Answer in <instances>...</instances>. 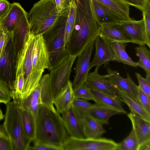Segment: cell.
I'll list each match as a JSON object with an SVG mask.
<instances>
[{
    "label": "cell",
    "instance_id": "6da1fadb",
    "mask_svg": "<svg viewBox=\"0 0 150 150\" xmlns=\"http://www.w3.org/2000/svg\"><path fill=\"white\" fill-rule=\"evenodd\" d=\"M76 5L75 21L66 48L69 55L78 56L98 35L100 25L96 20L91 0H75Z\"/></svg>",
    "mask_w": 150,
    "mask_h": 150
},
{
    "label": "cell",
    "instance_id": "7a4b0ae2",
    "mask_svg": "<svg viewBox=\"0 0 150 150\" xmlns=\"http://www.w3.org/2000/svg\"><path fill=\"white\" fill-rule=\"evenodd\" d=\"M34 144H46L62 150V146L68 137L61 115L41 104L35 120Z\"/></svg>",
    "mask_w": 150,
    "mask_h": 150
},
{
    "label": "cell",
    "instance_id": "3957f363",
    "mask_svg": "<svg viewBox=\"0 0 150 150\" xmlns=\"http://www.w3.org/2000/svg\"><path fill=\"white\" fill-rule=\"evenodd\" d=\"M28 15L29 32L37 36L51 29L63 15L58 12L54 0H40L33 5Z\"/></svg>",
    "mask_w": 150,
    "mask_h": 150
},
{
    "label": "cell",
    "instance_id": "277c9868",
    "mask_svg": "<svg viewBox=\"0 0 150 150\" xmlns=\"http://www.w3.org/2000/svg\"><path fill=\"white\" fill-rule=\"evenodd\" d=\"M1 128L9 137L12 150H27L30 143L25 135L20 105L13 100L6 105Z\"/></svg>",
    "mask_w": 150,
    "mask_h": 150
},
{
    "label": "cell",
    "instance_id": "5b68a950",
    "mask_svg": "<svg viewBox=\"0 0 150 150\" xmlns=\"http://www.w3.org/2000/svg\"><path fill=\"white\" fill-rule=\"evenodd\" d=\"M68 13L61 16L54 26L42 35L49 53L50 70L57 67L69 55L64 41Z\"/></svg>",
    "mask_w": 150,
    "mask_h": 150
},
{
    "label": "cell",
    "instance_id": "8992f818",
    "mask_svg": "<svg viewBox=\"0 0 150 150\" xmlns=\"http://www.w3.org/2000/svg\"><path fill=\"white\" fill-rule=\"evenodd\" d=\"M50 69L49 53L43 35L35 36L32 52L30 80L25 98L38 86L45 69L50 71Z\"/></svg>",
    "mask_w": 150,
    "mask_h": 150
},
{
    "label": "cell",
    "instance_id": "52a82bcc",
    "mask_svg": "<svg viewBox=\"0 0 150 150\" xmlns=\"http://www.w3.org/2000/svg\"><path fill=\"white\" fill-rule=\"evenodd\" d=\"M17 52L13 31L8 32L2 54L0 57V77L13 89L15 77Z\"/></svg>",
    "mask_w": 150,
    "mask_h": 150
},
{
    "label": "cell",
    "instance_id": "ba28073f",
    "mask_svg": "<svg viewBox=\"0 0 150 150\" xmlns=\"http://www.w3.org/2000/svg\"><path fill=\"white\" fill-rule=\"evenodd\" d=\"M118 145L113 140L103 138H78L68 137L62 150H116Z\"/></svg>",
    "mask_w": 150,
    "mask_h": 150
},
{
    "label": "cell",
    "instance_id": "9c48e42d",
    "mask_svg": "<svg viewBox=\"0 0 150 150\" xmlns=\"http://www.w3.org/2000/svg\"><path fill=\"white\" fill-rule=\"evenodd\" d=\"M77 56L69 55L49 74L54 98L70 81L73 64Z\"/></svg>",
    "mask_w": 150,
    "mask_h": 150
},
{
    "label": "cell",
    "instance_id": "30bf717a",
    "mask_svg": "<svg viewBox=\"0 0 150 150\" xmlns=\"http://www.w3.org/2000/svg\"><path fill=\"white\" fill-rule=\"evenodd\" d=\"M94 40H92L77 56L75 68V76L72 83L73 89L84 83L91 69L90 61Z\"/></svg>",
    "mask_w": 150,
    "mask_h": 150
},
{
    "label": "cell",
    "instance_id": "8fae6325",
    "mask_svg": "<svg viewBox=\"0 0 150 150\" xmlns=\"http://www.w3.org/2000/svg\"><path fill=\"white\" fill-rule=\"evenodd\" d=\"M96 67L93 72L89 73L84 84L91 90L103 93L118 99L121 102L118 90L105 75H102L99 74V67Z\"/></svg>",
    "mask_w": 150,
    "mask_h": 150
},
{
    "label": "cell",
    "instance_id": "7c38bea8",
    "mask_svg": "<svg viewBox=\"0 0 150 150\" xmlns=\"http://www.w3.org/2000/svg\"><path fill=\"white\" fill-rule=\"evenodd\" d=\"M35 38V36L29 32L25 38L22 48L18 52L21 53L22 57L24 77L22 100L26 96L30 83L32 70V52Z\"/></svg>",
    "mask_w": 150,
    "mask_h": 150
},
{
    "label": "cell",
    "instance_id": "4fadbf2b",
    "mask_svg": "<svg viewBox=\"0 0 150 150\" xmlns=\"http://www.w3.org/2000/svg\"><path fill=\"white\" fill-rule=\"evenodd\" d=\"M132 41L139 45H145L147 40L143 18L139 21H123L115 23Z\"/></svg>",
    "mask_w": 150,
    "mask_h": 150
},
{
    "label": "cell",
    "instance_id": "5bb4252c",
    "mask_svg": "<svg viewBox=\"0 0 150 150\" xmlns=\"http://www.w3.org/2000/svg\"><path fill=\"white\" fill-rule=\"evenodd\" d=\"M106 70L107 74L106 76L118 91L125 93L140 103L138 97V86L128 74L126 78H124L117 71L111 69L109 67H107Z\"/></svg>",
    "mask_w": 150,
    "mask_h": 150
},
{
    "label": "cell",
    "instance_id": "9a60e30c",
    "mask_svg": "<svg viewBox=\"0 0 150 150\" xmlns=\"http://www.w3.org/2000/svg\"><path fill=\"white\" fill-rule=\"evenodd\" d=\"M94 44L95 52L91 62V68L95 66L100 67L110 61H114V55L109 42L98 35L95 38Z\"/></svg>",
    "mask_w": 150,
    "mask_h": 150
},
{
    "label": "cell",
    "instance_id": "2e32d148",
    "mask_svg": "<svg viewBox=\"0 0 150 150\" xmlns=\"http://www.w3.org/2000/svg\"><path fill=\"white\" fill-rule=\"evenodd\" d=\"M91 1L94 17L100 25L127 21L97 0H91Z\"/></svg>",
    "mask_w": 150,
    "mask_h": 150
},
{
    "label": "cell",
    "instance_id": "e0dca14e",
    "mask_svg": "<svg viewBox=\"0 0 150 150\" xmlns=\"http://www.w3.org/2000/svg\"><path fill=\"white\" fill-rule=\"evenodd\" d=\"M61 114L65 129L70 136L78 138H85L80 120L72 105L69 109Z\"/></svg>",
    "mask_w": 150,
    "mask_h": 150
},
{
    "label": "cell",
    "instance_id": "ac0fdd59",
    "mask_svg": "<svg viewBox=\"0 0 150 150\" xmlns=\"http://www.w3.org/2000/svg\"><path fill=\"white\" fill-rule=\"evenodd\" d=\"M127 116L132 123V129L137 138L138 146L150 141V121L131 112Z\"/></svg>",
    "mask_w": 150,
    "mask_h": 150
},
{
    "label": "cell",
    "instance_id": "d6986e66",
    "mask_svg": "<svg viewBox=\"0 0 150 150\" xmlns=\"http://www.w3.org/2000/svg\"><path fill=\"white\" fill-rule=\"evenodd\" d=\"M98 35L109 42L132 43L131 40L115 23L101 25Z\"/></svg>",
    "mask_w": 150,
    "mask_h": 150
},
{
    "label": "cell",
    "instance_id": "ffe728a7",
    "mask_svg": "<svg viewBox=\"0 0 150 150\" xmlns=\"http://www.w3.org/2000/svg\"><path fill=\"white\" fill-rule=\"evenodd\" d=\"M74 98L72 83L69 81L53 99L57 111L60 114L67 111L72 105Z\"/></svg>",
    "mask_w": 150,
    "mask_h": 150
},
{
    "label": "cell",
    "instance_id": "44dd1931",
    "mask_svg": "<svg viewBox=\"0 0 150 150\" xmlns=\"http://www.w3.org/2000/svg\"><path fill=\"white\" fill-rule=\"evenodd\" d=\"M26 12L20 4L14 2L11 4L8 13L0 20V26L8 31H13Z\"/></svg>",
    "mask_w": 150,
    "mask_h": 150
},
{
    "label": "cell",
    "instance_id": "7402d4cb",
    "mask_svg": "<svg viewBox=\"0 0 150 150\" xmlns=\"http://www.w3.org/2000/svg\"><path fill=\"white\" fill-rule=\"evenodd\" d=\"M122 113L115 109L95 103L86 111L85 114L90 116L102 125H108L109 119L111 117Z\"/></svg>",
    "mask_w": 150,
    "mask_h": 150
},
{
    "label": "cell",
    "instance_id": "603a6c76",
    "mask_svg": "<svg viewBox=\"0 0 150 150\" xmlns=\"http://www.w3.org/2000/svg\"><path fill=\"white\" fill-rule=\"evenodd\" d=\"M79 119L85 138H100L105 132L103 125L90 116L85 114Z\"/></svg>",
    "mask_w": 150,
    "mask_h": 150
},
{
    "label": "cell",
    "instance_id": "cb8c5ba5",
    "mask_svg": "<svg viewBox=\"0 0 150 150\" xmlns=\"http://www.w3.org/2000/svg\"><path fill=\"white\" fill-rule=\"evenodd\" d=\"M29 32L28 13H25L13 31L15 46L18 52L22 48L25 38Z\"/></svg>",
    "mask_w": 150,
    "mask_h": 150
},
{
    "label": "cell",
    "instance_id": "d4e9b609",
    "mask_svg": "<svg viewBox=\"0 0 150 150\" xmlns=\"http://www.w3.org/2000/svg\"><path fill=\"white\" fill-rule=\"evenodd\" d=\"M40 86L42 104L56 110L53 103V97L49 74L42 75L39 82Z\"/></svg>",
    "mask_w": 150,
    "mask_h": 150
},
{
    "label": "cell",
    "instance_id": "484cf974",
    "mask_svg": "<svg viewBox=\"0 0 150 150\" xmlns=\"http://www.w3.org/2000/svg\"><path fill=\"white\" fill-rule=\"evenodd\" d=\"M42 104L40 86H38L30 94L23 99L20 106L29 110L33 115L35 122L40 105Z\"/></svg>",
    "mask_w": 150,
    "mask_h": 150
},
{
    "label": "cell",
    "instance_id": "4316f807",
    "mask_svg": "<svg viewBox=\"0 0 150 150\" xmlns=\"http://www.w3.org/2000/svg\"><path fill=\"white\" fill-rule=\"evenodd\" d=\"M91 90L95 103L114 109L122 113L127 114L120 100L98 91Z\"/></svg>",
    "mask_w": 150,
    "mask_h": 150
},
{
    "label": "cell",
    "instance_id": "83f0119b",
    "mask_svg": "<svg viewBox=\"0 0 150 150\" xmlns=\"http://www.w3.org/2000/svg\"><path fill=\"white\" fill-rule=\"evenodd\" d=\"M20 108L24 134L27 139L31 143L34 141L35 138V121L29 110L23 107H20Z\"/></svg>",
    "mask_w": 150,
    "mask_h": 150
},
{
    "label": "cell",
    "instance_id": "f1b7e54d",
    "mask_svg": "<svg viewBox=\"0 0 150 150\" xmlns=\"http://www.w3.org/2000/svg\"><path fill=\"white\" fill-rule=\"evenodd\" d=\"M115 58L114 61L137 67V63L133 61L126 51V43L110 42Z\"/></svg>",
    "mask_w": 150,
    "mask_h": 150
},
{
    "label": "cell",
    "instance_id": "f546056e",
    "mask_svg": "<svg viewBox=\"0 0 150 150\" xmlns=\"http://www.w3.org/2000/svg\"><path fill=\"white\" fill-rule=\"evenodd\" d=\"M122 102L126 104L129 107L131 112L150 121V114L143 107L141 104L125 93L119 91Z\"/></svg>",
    "mask_w": 150,
    "mask_h": 150
},
{
    "label": "cell",
    "instance_id": "4dcf8cb0",
    "mask_svg": "<svg viewBox=\"0 0 150 150\" xmlns=\"http://www.w3.org/2000/svg\"><path fill=\"white\" fill-rule=\"evenodd\" d=\"M127 20H132L129 16L128 4L122 0H97Z\"/></svg>",
    "mask_w": 150,
    "mask_h": 150
},
{
    "label": "cell",
    "instance_id": "1f68e13d",
    "mask_svg": "<svg viewBox=\"0 0 150 150\" xmlns=\"http://www.w3.org/2000/svg\"><path fill=\"white\" fill-rule=\"evenodd\" d=\"M136 55L139 57L137 67L143 69L146 76H150V51L145 45H139L135 48Z\"/></svg>",
    "mask_w": 150,
    "mask_h": 150
},
{
    "label": "cell",
    "instance_id": "d6a6232c",
    "mask_svg": "<svg viewBox=\"0 0 150 150\" xmlns=\"http://www.w3.org/2000/svg\"><path fill=\"white\" fill-rule=\"evenodd\" d=\"M138 144L135 134L132 129L127 137L119 143H118L117 150H137Z\"/></svg>",
    "mask_w": 150,
    "mask_h": 150
},
{
    "label": "cell",
    "instance_id": "836d02e7",
    "mask_svg": "<svg viewBox=\"0 0 150 150\" xmlns=\"http://www.w3.org/2000/svg\"><path fill=\"white\" fill-rule=\"evenodd\" d=\"M72 105L76 113L80 118L85 114L88 110L93 106V104L86 100L75 98Z\"/></svg>",
    "mask_w": 150,
    "mask_h": 150
},
{
    "label": "cell",
    "instance_id": "e575fe53",
    "mask_svg": "<svg viewBox=\"0 0 150 150\" xmlns=\"http://www.w3.org/2000/svg\"><path fill=\"white\" fill-rule=\"evenodd\" d=\"M73 91L75 98L94 101V96L91 90L84 83L73 89Z\"/></svg>",
    "mask_w": 150,
    "mask_h": 150
},
{
    "label": "cell",
    "instance_id": "d590c367",
    "mask_svg": "<svg viewBox=\"0 0 150 150\" xmlns=\"http://www.w3.org/2000/svg\"><path fill=\"white\" fill-rule=\"evenodd\" d=\"M12 98L11 91L7 83L0 79V103L6 105L10 102Z\"/></svg>",
    "mask_w": 150,
    "mask_h": 150
},
{
    "label": "cell",
    "instance_id": "8d00e7d4",
    "mask_svg": "<svg viewBox=\"0 0 150 150\" xmlns=\"http://www.w3.org/2000/svg\"><path fill=\"white\" fill-rule=\"evenodd\" d=\"M147 38L146 45L150 48V4L142 11Z\"/></svg>",
    "mask_w": 150,
    "mask_h": 150
},
{
    "label": "cell",
    "instance_id": "74e56055",
    "mask_svg": "<svg viewBox=\"0 0 150 150\" xmlns=\"http://www.w3.org/2000/svg\"><path fill=\"white\" fill-rule=\"evenodd\" d=\"M135 75L139 83L138 87L150 97V76L144 78L137 72L135 73Z\"/></svg>",
    "mask_w": 150,
    "mask_h": 150
},
{
    "label": "cell",
    "instance_id": "f35d334b",
    "mask_svg": "<svg viewBox=\"0 0 150 150\" xmlns=\"http://www.w3.org/2000/svg\"><path fill=\"white\" fill-rule=\"evenodd\" d=\"M69 8L67 14V21L71 25L73 30L75 20L77 6L75 0H69Z\"/></svg>",
    "mask_w": 150,
    "mask_h": 150
},
{
    "label": "cell",
    "instance_id": "ab89813d",
    "mask_svg": "<svg viewBox=\"0 0 150 150\" xmlns=\"http://www.w3.org/2000/svg\"><path fill=\"white\" fill-rule=\"evenodd\" d=\"M0 150H12L10 140L1 127L0 128Z\"/></svg>",
    "mask_w": 150,
    "mask_h": 150
},
{
    "label": "cell",
    "instance_id": "60d3db41",
    "mask_svg": "<svg viewBox=\"0 0 150 150\" xmlns=\"http://www.w3.org/2000/svg\"><path fill=\"white\" fill-rule=\"evenodd\" d=\"M138 97L140 103L147 112L150 114V97L148 96L139 87Z\"/></svg>",
    "mask_w": 150,
    "mask_h": 150
},
{
    "label": "cell",
    "instance_id": "b9f144b4",
    "mask_svg": "<svg viewBox=\"0 0 150 150\" xmlns=\"http://www.w3.org/2000/svg\"><path fill=\"white\" fill-rule=\"evenodd\" d=\"M142 11L150 4V0H122Z\"/></svg>",
    "mask_w": 150,
    "mask_h": 150
},
{
    "label": "cell",
    "instance_id": "7bdbcfd3",
    "mask_svg": "<svg viewBox=\"0 0 150 150\" xmlns=\"http://www.w3.org/2000/svg\"><path fill=\"white\" fill-rule=\"evenodd\" d=\"M58 12L62 15L68 13L69 8V0H54Z\"/></svg>",
    "mask_w": 150,
    "mask_h": 150
},
{
    "label": "cell",
    "instance_id": "ee69618b",
    "mask_svg": "<svg viewBox=\"0 0 150 150\" xmlns=\"http://www.w3.org/2000/svg\"><path fill=\"white\" fill-rule=\"evenodd\" d=\"M11 6V4L7 0H0V21L7 14Z\"/></svg>",
    "mask_w": 150,
    "mask_h": 150
},
{
    "label": "cell",
    "instance_id": "f6af8a7d",
    "mask_svg": "<svg viewBox=\"0 0 150 150\" xmlns=\"http://www.w3.org/2000/svg\"><path fill=\"white\" fill-rule=\"evenodd\" d=\"M27 150H62L59 148L46 144H34L29 147Z\"/></svg>",
    "mask_w": 150,
    "mask_h": 150
},
{
    "label": "cell",
    "instance_id": "bcb514c9",
    "mask_svg": "<svg viewBox=\"0 0 150 150\" xmlns=\"http://www.w3.org/2000/svg\"><path fill=\"white\" fill-rule=\"evenodd\" d=\"M137 150H150V141L139 146Z\"/></svg>",
    "mask_w": 150,
    "mask_h": 150
},
{
    "label": "cell",
    "instance_id": "7dc6e473",
    "mask_svg": "<svg viewBox=\"0 0 150 150\" xmlns=\"http://www.w3.org/2000/svg\"><path fill=\"white\" fill-rule=\"evenodd\" d=\"M4 116L0 108V122L4 119Z\"/></svg>",
    "mask_w": 150,
    "mask_h": 150
},
{
    "label": "cell",
    "instance_id": "c3c4849f",
    "mask_svg": "<svg viewBox=\"0 0 150 150\" xmlns=\"http://www.w3.org/2000/svg\"><path fill=\"white\" fill-rule=\"evenodd\" d=\"M1 29V27L0 26V32Z\"/></svg>",
    "mask_w": 150,
    "mask_h": 150
}]
</instances>
